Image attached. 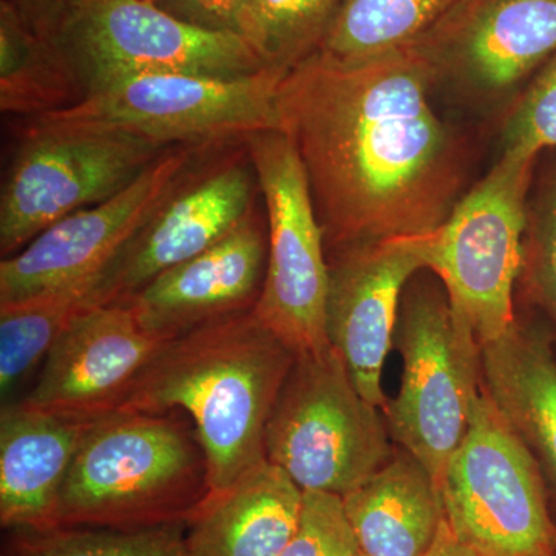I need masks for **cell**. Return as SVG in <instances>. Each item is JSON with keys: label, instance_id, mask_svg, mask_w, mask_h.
Here are the masks:
<instances>
[{"label": "cell", "instance_id": "6da1fadb", "mask_svg": "<svg viewBox=\"0 0 556 556\" xmlns=\"http://www.w3.org/2000/svg\"><path fill=\"white\" fill-rule=\"evenodd\" d=\"M437 75L417 50L338 62L313 54L278 84L280 130L308 177L325 243L426 236L464 182L463 146L431 105Z\"/></svg>", "mask_w": 556, "mask_h": 556}, {"label": "cell", "instance_id": "7a4b0ae2", "mask_svg": "<svg viewBox=\"0 0 556 556\" xmlns=\"http://www.w3.org/2000/svg\"><path fill=\"white\" fill-rule=\"evenodd\" d=\"M294 361L247 311L167 340L116 412L188 413L208 493L219 492L266 459V424Z\"/></svg>", "mask_w": 556, "mask_h": 556}, {"label": "cell", "instance_id": "3957f363", "mask_svg": "<svg viewBox=\"0 0 556 556\" xmlns=\"http://www.w3.org/2000/svg\"><path fill=\"white\" fill-rule=\"evenodd\" d=\"M195 430L167 413L91 422L62 486L58 527L135 530L188 521L208 493Z\"/></svg>", "mask_w": 556, "mask_h": 556}, {"label": "cell", "instance_id": "277c9868", "mask_svg": "<svg viewBox=\"0 0 556 556\" xmlns=\"http://www.w3.org/2000/svg\"><path fill=\"white\" fill-rule=\"evenodd\" d=\"M285 73L244 78L146 73L110 80L67 109L25 119L24 130L102 131L172 148L214 146L280 129L277 94Z\"/></svg>", "mask_w": 556, "mask_h": 556}, {"label": "cell", "instance_id": "5b68a950", "mask_svg": "<svg viewBox=\"0 0 556 556\" xmlns=\"http://www.w3.org/2000/svg\"><path fill=\"white\" fill-rule=\"evenodd\" d=\"M394 345L402 357L397 396L383 409L391 438L441 489L481 394V345L444 287L417 285L399 309Z\"/></svg>", "mask_w": 556, "mask_h": 556}, {"label": "cell", "instance_id": "8992f818", "mask_svg": "<svg viewBox=\"0 0 556 556\" xmlns=\"http://www.w3.org/2000/svg\"><path fill=\"white\" fill-rule=\"evenodd\" d=\"M334 348L295 356L265 430V457L303 490L345 496L393 456L386 416Z\"/></svg>", "mask_w": 556, "mask_h": 556}, {"label": "cell", "instance_id": "52a82bcc", "mask_svg": "<svg viewBox=\"0 0 556 556\" xmlns=\"http://www.w3.org/2000/svg\"><path fill=\"white\" fill-rule=\"evenodd\" d=\"M536 156L503 150L430 233L428 266L457 316L484 346L514 327V288L525 260L527 193Z\"/></svg>", "mask_w": 556, "mask_h": 556}, {"label": "cell", "instance_id": "ba28073f", "mask_svg": "<svg viewBox=\"0 0 556 556\" xmlns=\"http://www.w3.org/2000/svg\"><path fill=\"white\" fill-rule=\"evenodd\" d=\"M441 496L450 529L479 556H556V521L535 456L484 387Z\"/></svg>", "mask_w": 556, "mask_h": 556}, {"label": "cell", "instance_id": "9c48e42d", "mask_svg": "<svg viewBox=\"0 0 556 556\" xmlns=\"http://www.w3.org/2000/svg\"><path fill=\"white\" fill-rule=\"evenodd\" d=\"M247 150L268 212V255L252 314L295 354L324 353L329 263L298 149L283 130L248 135Z\"/></svg>", "mask_w": 556, "mask_h": 556}, {"label": "cell", "instance_id": "30bf717a", "mask_svg": "<svg viewBox=\"0 0 556 556\" xmlns=\"http://www.w3.org/2000/svg\"><path fill=\"white\" fill-rule=\"evenodd\" d=\"M56 43L84 97L146 73L244 78L266 70L243 36L193 27L150 0H80Z\"/></svg>", "mask_w": 556, "mask_h": 556}, {"label": "cell", "instance_id": "8fae6325", "mask_svg": "<svg viewBox=\"0 0 556 556\" xmlns=\"http://www.w3.org/2000/svg\"><path fill=\"white\" fill-rule=\"evenodd\" d=\"M0 195V252H20L62 218L126 189L169 148L102 131H22Z\"/></svg>", "mask_w": 556, "mask_h": 556}, {"label": "cell", "instance_id": "7c38bea8", "mask_svg": "<svg viewBox=\"0 0 556 556\" xmlns=\"http://www.w3.org/2000/svg\"><path fill=\"white\" fill-rule=\"evenodd\" d=\"M211 146H172L126 189L39 233L0 263V305L91 280L200 167Z\"/></svg>", "mask_w": 556, "mask_h": 556}, {"label": "cell", "instance_id": "4fadbf2b", "mask_svg": "<svg viewBox=\"0 0 556 556\" xmlns=\"http://www.w3.org/2000/svg\"><path fill=\"white\" fill-rule=\"evenodd\" d=\"M243 156L195 172L101 270L90 306L124 303L153 278L197 257L252 214L254 167Z\"/></svg>", "mask_w": 556, "mask_h": 556}, {"label": "cell", "instance_id": "5bb4252c", "mask_svg": "<svg viewBox=\"0 0 556 556\" xmlns=\"http://www.w3.org/2000/svg\"><path fill=\"white\" fill-rule=\"evenodd\" d=\"M430 233L340 248L329 263V345L342 357L358 393L382 412L388 404L383 365L394 345L405 288L427 269Z\"/></svg>", "mask_w": 556, "mask_h": 556}, {"label": "cell", "instance_id": "9a60e30c", "mask_svg": "<svg viewBox=\"0 0 556 556\" xmlns=\"http://www.w3.org/2000/svg\"><path fill=\"white\" fill-rule=\"evenodd\" d=\"M166 342L142 327L127 302L89 306L51 345L24 402L80 419L109 415Z\"/></svg>", "mask_w": 556, "mask_h": 556}, {"label": "cell", "instance_id": "2e32d148", "mask_svg": "<svg viewBox=\"0 0 556 556\" xmlns=\"http://www.w3.org/2000/svg\"><path fill=\"white\" fill-rule=\"evenodd\" d=\"M420 53L438 83L501 100L556 53V0H477Z\"/></svg>", "mask_w": 556, "mask_h": 556}, {"label": "cell", "instance_id": "e0dca14e", "mask_svg": "<svg viewBox=\"0 0 556 556\" xmlns=\"http://www.w3.org/2000/svg\"><path fill=\"white\" fill-rule=\"evenodd\" d=\"M268 239L257 215L188 262L153 278L127 300L142 327L175 339L254 308L266 270Z\"/></svg>", "mask_w": 556, "mask_h": 556}, {"label": "cell", "instance_id": "ac0fdd59", "mask_svg": "<svg viewBox=\"0 0 556 556\" xmlns=\"http://www.w3.org/2000/svg\"><path fill=\"white\" fill-rule=\"evenodd\" d=\"M98 419V417H97ZM94 419L25 404L0 413V522L5 529H56L62 486Z\"/></svg>", "mask_w": 556, "mask_h": 556}, {"label": "cell", "instance_id": "d6986e66", "mask_svg": "<svg viewBox=\"0 0 556 556\" xmlns=\"http://www.w3.org/2000/svg\"><path fill=\"white\" fill-rule=\"evenodd\" d=\"M303 490L268 459L207 493L186 521L189 556H280L298 529Z\"/></svg>", "mask_w": 556, "mask_h": 556}, {"label": "cell", "instance_id": "ffe728a7", "mask_svg": "<svg viewBox=\"0 0 556 556\" xmlns=\"http://www.w3.org/2000/svg\"><path fill=\"white\" fill-rule=\"evenodd\" d=\"M342 500L365 556H427L445 521L441 489L405 450Z\"/></svg>", "mask_w": 556, "mask_h": 556}, {"label": "cell", "instance_id": "44dd1931", "mask_svg": "<svg viewBox=\"0 0 556 556\" xmlns=\"http://www.w3.org/2000/svg\"><path fill=\"white\" fill-rule=\"evenodd\" d=\"M481 365L484 390L497 412L556 481V361L551 348L515 324L482 346Z\"/></svg>", "mask_w": 556, "mask_h": 556}, {"label": "cell", "instance_id": "7402d4cb", "mask_svg": "<svg viewBox=\"0 0 556 556\" xmlns=\"http://www.w3.org/2000/svg\"><path fill=\"white\" fill-rule=\"evenodd\" d=\"M477 0H346L317 53L357 62L424 50Z\"/></svg>", "mask_w": 556, "mask_h": 556}, {"label": "cell", "instance_id": "603a6c76", "mask_svg": "<svg viewBox=\"0 0 556 556\" xmlns=\"http://www.w3.org/2000/svg\"><path fill=\"white\" fill-rule=\"evenodd\" d=\"M84 98L75 70L54 40L11 11H0V109L25 118L67 109Z\"/></svg>", "mask_w": 556, "mask_h": 556}, {"label": "cell", "instance_id": "cb8c5ba5", "mask_svg": "<svg viewBox=\"0 0 556 556\" xmlns=\"http://www.w3.org/2000/svg\"><path fill=\"white\" fill-rule=\"evenodd\" d=\"M97 278L0 305L2 401L46 358L72 318L89 308Z\"/></svg>", "mask_w": 556, "mask_h": 556}, {"label": "cell", "instance_id": "d4e9b609", "mask_svg": "<svg viewBox=\"0 0 556 556\" xmlns=\"http://www.w3.org/2000/svg\"><path fill=\"white\" fill-rule=\"evenodd\" d=\"M346 0H255L243 38L270 72L316 54Z\"/></svg>", "mask_w": 556, "mask_h": 556}, {"label": "cell", "instance_id": "484cf974", "mask_svg": "<svg viewBox=\"0 0 556 556\" xmlns=\"http://www.w3.org/2000/svg\"><path fill=\"white\" fill-rule=\"evenodd\" d=\"M9 556H189L186 521L135 530H25L11 541Z\"/></svg>", "mask_w": 556, "mask_h": 556}, {"label": "cell", "instance_id": "4316f807", "mask_svg": "<svg viewBox=\"0 0 556 556\" xmlns=\"http://www.w3.org/2000/svg\"><path fill=\"white\" fill-rule=\"evenodd\" d=\"M356 533L342 496L306 490L294 535L280 556H358Z\"/></svg>", "mask_w": 556, "mask_h": 556}, {"label": "cell", "instance_id": "83f0119b", "mask_svg": "<svg viewBox=\"0 0 556 556\" xmlns=\"http://www.w3.org/2000/svg\"><path fill=\"white\" fill-rule=\"evenodd\" d=\"M504 150L536 156L556 148V53L511 105L503 127Z\"/></svg>", "mask_w": 556, "mask_h": 556}, {"label": "cell", "instance_id": "f1b7e54d", "mask_svg": "<svg viewBox=\"0 0 556 556\" xmlns=\"http://www.w3.org/2000/svg\"><path fill=\"white\" fill-rule=\"evenodd\" d=\"M522 273L556 320V172L532 206H527Z\"/></svg>", "mask_w": 556, "mask_h": 556}, {"label": "cell", "instance_id": "f546056e", "mask_svg": "<svg viewBox=\"0 0 556 556\" xmlns=\"http://www.w3.org/2000/svg\"><path fill=\"white\" fill-rule=\"evenodd\" d=\"M150 2L193 27L244 36L255 0H150Z\"/></svg>", "mask_w": 556, "mask_h": 556}, {"label": "cell", "instance_id": "4dcf8cb0", "mask_svg": "<svg viewBox=\"0 0 556 556\" xmlns=\"http://www.w3.org/2000/svg\"><path fill=\"white\" fill-rule=\"evenodd\" d=\"M80 0H2V9L11 11L33 33L42 38H60Z\"/></svg>", "mask_w": 556, "mask_h": 556}, {"label": "cell", "instance_id": "1f68e13d", "mask_svg": "<svg viewBox=\"0 0 556 556\" xmlns=\"http://www.w3.org/2000/svg\"><path fill=\"white\" fill-rule=\"evenodd\" d=\"M427 556H479L477 552L471 551L467 546H464L459 540L455 536V533L452 532L450 526L447 525V519H445L444 525H442L441 532H439V536L434 546L431 547V551L428 552Z\"/></svg>", "mask_w": 556, "mask_h": 556}, {"label": "cell", "instance_id": "d6a6232c", "mask_svg": "<svg viewBox=\"0 0 556 556\" xmlns=\"http://www.w3.org/2000/svg\"><path fill=\"white\" fill-rule=\"evenodd\" d=\"M358 556H365V555H362V554H361V555H358Z\"/></svg>", "mask_w": 556, "mask_h": 556}]
</instances>
